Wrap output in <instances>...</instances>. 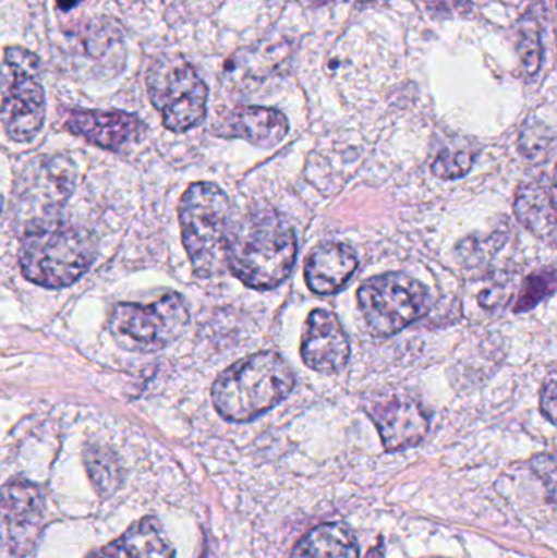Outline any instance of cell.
Segmentation results:
<instances>
[{
    "label": "cell",
    "instance_id": "30bf717a",
    "mask_svg": "<svg viewBox=\"0 0 557 558\" xmlns=\"http://www.w3.org/2000/svg\"><path fill=\"white\" fill-rule=\"evenodd\" d=\"M45 504L35 485L10 481L3 487V543L16 557H28L41 536Z\"/></svg>",
    "mask_w": 557,
    "mask_h": 558
},
{
    "label": "cell",
    "instance_id": "4316f807",
    "mask_svg": "<svg viewBox=\"0 0 557 558\" xmlns=\"http://www.w3.org/2000/svg\"><path fill=\"white\" fill-rule=\"evenodd\" d=\"M56 2H58L59 9L64 10V12H69V10L74 9L81 0H56Z\"/></svg>",
    "mask_w": 557,
    "mask_h": 558
},
{
    "label": "cell",
    "instance_id": "7a4b0ae2",
    "mask_svg": "<svg viewBox=\"0 0 557 558\" xmlns=\"http://www.w3.org/2000/svg\"><path fill=\"white\" fill-rule=\"evenodd\" d=\"M296 257V235L277 215H251L234 226L229 270L249 288H277L290 277Z\"/></svg>",
    "mask_w": 557,
    "mask_h": 558
},
{
    "label": "cell",
    "instance_id": "7c38bea8",
    "mask_svg": "<svg viewBox=\"0 0 557 558\" xmlns=\"http://www.w3.org/2000/svg\"><path fill=\"white\" fill-rule=\"evenodd\" d=\"M386 451L396 452L417 446L431 428L424 407L409 397H392L368 409Z\"/></svg>",
    "mask_w": 557,
    "mask_h": 558
},
{
    "label": "cell",
    "instance_id": "ac0fdd59",
    "mask_svg": "<svg viewBox=\"0 0 557 558\" xmlns=\"http://www.w3.org/2000/svg\"><path fill=\"white\" fill-rule=\"evenodd\" d=\"M355 534L340 523L320 524L307 533L291 554V558H359Z\"/></svg>",
    "mask_w": 557,
    "mask_h": 558
},
{
    "label": "cell",
    "instance_id": "484cf974",
    "mask_svg": "<svg viewBox=\"0 0 557 558\" xmlns=\"http://www.w3.org/2000/svg\"><path fill=\"white\" fill-rule=\"evenodd\" d=\"M470 0H428V7L435 13H451L464 9Z\"/></svg>",
    "mask_w": 557,
    "mask_h": 558
},
{
    "label": "cell",
    "instance_id": "5b68a950",
    "mask_svg": "<svg viewBox=\"0 0 557 558\" xmlns=\"http://www.w3.org/2000/svg\"><path fill=\"white\" fill-rule=\"evenodd\" d=\"M146 85L150 104L159 111L167 130L183 133L205 120L208 87L182 56L162 54L154 59Z\"/></svg>",
    "mask_w": 557,
    "mask_h": 558
},
{
    "label": "cell",
    "instance_id": "8fae6325",
    "mask_svg": "<svg viewBox=\"0 0 557 558\" xmlns=\"http://www.w3.org/2000/svg\"><path fill=\"white\" fill-rule=\"evenodd\" d=\"M301 357L317 373H336L349 363V337L334 312L326 308L311 312L301 338Z\"/></svg>",
    "mask_w": 557,
    "mask_h": 558
},
{
    "label": "cell",
    "instance_id": "e0dca14e",
    "mask_svg": "<svg viewBox=\"0 0 557 558\" xmlns=\"http://www.w3.org/2000/svg\"><path fill=\"white\" fill-rule=\"evenodd\" d=\"M516 215L520 225L538 238H549L557 229V203L545 180H529L517 193Z\"/></svg>",
    "mask_w": 557,
    "mask_h": 558
},
{
    "label": "cell",
    "instance_id": "f1b7e54d",
    "mask_svg": "<svg viewBox=\"0 0 557 558\" xmlns=\"http://www.w3.org/2000/svg\"><path fill=\"white\" fill-rule=\"evenodd\" d=\"M555 182H556V186H557V169H556V179H555Z\"/></svg>",
    "mask_w": 557,
    "mask_h": 558
},
{
    "label": "cell",
    "instance_id": "4fadbf2b",
    "mask_svg": "<svg viewBox=\"0 0 557 558\" xmlns=\"http://www.w3.org/2000/svg\"><path fill=\"white\" fill-rule=\"evenodd\" d=\"M65 126L101 149L118 150L143 130L140 118L124 111L72 110Z\"/></svg>",
    "mask_w": 557,
    "mask_h": 558
},
{
    "label": "cell",
    "instance_id": "f546056e",
    "mask_svg": "<svg viewBox=\"0 0 557 558\" xmlns=\"http://www.w3.org/2000/svg\"><path fill=\"white\" fill-rule=\"evenodd\" d=\"M362 2H370V0H362Z\"/></svg>",
    "mask_w": 557,
    "mask_h": 558
},
{
    "label": "cell",
    "instance_id": "d4e9b609",
    "mask_svg": "<svg viewBox=\"0 0 557 558\" xmlns=\"http://www.w3.org/2000/svg\"><path fill=\"white\" fill-rule=\"evenodd\" d=\"M542 412L549 422L557 425V373L553 374L542 390Z\"/></svg>",
    "mask_w": 557,
    "mask_h": 558
},
{
    "label": "cell",
    "instance_id": "44dd1931",
    "mask_svg": "<svg viewBox=\"0 0 557 558\" xmlns=\"http://www.w3.org/2000/svg\"><path fill=\"white\" fill-rule=\"evenodd\" d=\"M87 468L101 494H107L108 497L117 490L120 477L113 456L107 454L104 449H92L87 454Z\"/></svg>",
    "mask_w": 557,
    "mask_h": 558
},
{
    "label": "cell",
    "instance_id": "6da1fadb",
    "mask_svg": "<svg viewBox=\"0 0 557 558\" xmlns=\"http://www.w3.org/2000/svg\"><path fill=\"white\" fill-rule=\"evenodd\" d=\"M294 387V373L281 354L262 351L232 364L216 379L215 409L228 422L247 423L283 402Z\"/></svg>",
    "mask_w": 557,
    "mask_h": 558
},
{
    "label": "cell",
    "instance_id": "83f0119b",
    "mask_svg": "<svg viewBox=\"0 0 557 558\" xmlns=\"http://www.w3.org/2000/svg\"><path fill=\"white\" fill-rule=\"evenodd\" d=\"M317 3H327L330 2V0H316Z\"/></svg>",
    "mask_w": 557,
    "mask_h": 558
},
{
    "label": "cell",
    "instance_id": "277c9868",
    "mask_svg": "<svg viewBox=\"0 0 557 558\" xmlns=\"http://www.w3.org/2000/svg\"><path fill=\"white\" fill-rule=\"evenodd\" d=\"M183 245L199 277H216L229 268L232 206L216 183L190 185L179 206Z\"/></svg>",
    "mask_w": 557,
    "mask_h": 558
},
{
    "label": "cell",
    "instance_id": "8992f818",
    "mask_svg": "<svg viewBox=\"0 0 557 558\" xmlns=\"http://www.w3.org/2000/svg\"><path fill=\"white\" fill-rule=\"evenodd\" d=\"M189 324L185 301L177 292H170L149 305L118 304L108 325L121 348L150 353L179 340Z\"/></svg>",
    "mask_w": 557,
    "mask_h": 558
},
{
    "label": "cell",
    "instance_id": "d6986e66",
    "mask_svg": "<svg viewBox=\"0 0 557 558\" xmlns=\"http://www.w3.org/2000/svg\"><path fill=\"white\" fill-rule=\"evenodd\" d=\"M555 134L546 124L529 120L520 134V153L532 162H545L555 147Z\"/></svg>",
    "mask_w": 557,
    "mask_h": 558
},
{
    "label": "cell",
    "instance_id": "5bb4252c",
    "mask_svg": "<svg viewBox=\"0 0 557 558\" xmlns=\"http://www.w3.org/2000/svg\"><path fill=\"white\" fill-rule=\"evenodd\" d=\"M221 130L225 136L241 137L262 149H271L287 137L290 124L275 108L238 107L222 118Z\"/></svg>",
    "mask_w": 557,
    "mask_h": 558
},
{
    "label": "cell",
    "instance_id": "2e32d148",
    "mask_svg": "<svg viewBox=\"0 0 557 558\" xmlns=\"http://www.w3.org/2000/svg\"><path fill=\"white\" fill-rule=\"evenodd\" d=\"M173 547L159 520L143 518L92 558H173Z\"/></svg>",
    "mask_w": 557,
    "mask_h": 558
},
{
    "label": "cell",
    "instance_id": "9c48e42d",
    "mask_svg": "<svg viewBox=\"0 0 557 558\" xmlns=\"http://www.w3.org/2000/svg\"><path fill=\"white\" fill-rule=\"evenodd\" d=\"M75 183V169L65 157H41L23 172L15 192L16 218L23 228L56 221Z\"/></svg>",
    "mask_w": 557,
    "mask_h": 558
},
{
    "label": "cell",
    "instance_id": "7402d4cb",
    "mask_svg": "<svg viewBox=\"0 0 557 558\" xmlns=\"http://www.w3.org/2000/svg\"><path fill=\"white\" fill-rule=\"evenodd\" d=\"M519 54L523 68L529 74H535L542 62V38H540V26L535 20L530 19L523 23L520 32Z\"/></svg>",
    "mask_w": 557,
    "mask_h": 558
},
{
    "label": "cell",
    "instance_id": "603a6c76",
    "mask_svg": "<svg viewBox=\"0 0 557 558\" xmlns=\"http://www.w3.org/2000/svg\"><path fill=\"white\" fill-rule=\"evenodd\" d=\"M473 163L474 156L467 153V150H457V153L445 150L435 159L432 170L440 179H460V177H464L470 172Z\"/></svg>",
    "mask_w": 557,
    "mask_h": 558
},
{
    "label": "cell",
    "instance_id": "52a82bcc",
    "mask_svg": "<svg viewBox=\"0 0 557 558\" xmlns=\"http://www.w3.org/2000/svg\"><path fill=\"white\" fill-rule=\"evenodd\" d=\"M39 59L22 48H7L2 64V121L16 143L33 140L45 123V90Z\"/></svg>",
    "mask_w": 557,
    "mask_h": 558
},
{
    "label": "cell",
    "instance_id": "ba28073f",
    "mask_svg": "<svg viewBox=\"0 0 557 558\" xmlns=\"http://www.w3.org/2000/svg\"><path fill=\"white\" fill-rule=\"evenodd\" d=\"M360 311L376 337H391L424 317L431 304L427 288L404 274L368 279L359 291Z\"/></svg>",
    "mask_w": 557,
    "mask_h": 558
},
{
    "label": "cell",
    "instance_id": "cb8c5ba5",
    "mask_svg": "<svg viewBox=\"0 0 557 558\" xmlns=\"http://www.w3.org/2000/svg\"><path fill=\"white\" fill-rule=\"evenodd\" d=\"M533 471L545 482L549 501L557 504V456L543 454L533 459Z\"/></svg>",
    "mask_w": 557,
    "mask_h": 558
},
{
    "label": "cell",
    "instance_id": "9a60e30c",
    "mask_svg": "<svg viewBox=\"0 0 557 558\" xmlns=\"http://www.w3.org/2000/svg\"><path fill=\"white\" fill-rule=\"evenodd\" d=\"M359 267L355 252L346 244L327 242L311 252L304 268L307 288L327 295L340 291Z\"/></svg>",
    "mask_w": 557,
    "mask_h": 558
},
{
    "label": "cell",
    "instance_id": "3957f363",
    "mask_svg": "<svg viewBox=\"0 0 557 558\" xmlns=\"http://www.w3.org/2000/svg\"><path fill=\"white\" fill-rule=\"evenodd\" d=\"M97 254V241L90 232L56 219L26 229L19 260L28 281L61 289L87 274Z\"/></svg>",
    "mask_w": 557,
    "mask_h": 558
},
{
    "label": "cell",
    "instance_id": "ffe728a7",
    "mask_svg": "<svg viewBox=\"0 0 557 558\" xmlns=\"http://www.w3.org/2000/svg\"><path fill=\"white\" fill-rule=\"evenodd\" d=\"M557 289V275L552 270L536 271L532 277L525 279L522 289H520L519 298L516 301L513 311L517 314L529 312L535 308L543 299L548 298Z\"/></svg>",
    "mask_w": 557,
    "mask_h": 558
}]
</instances>
